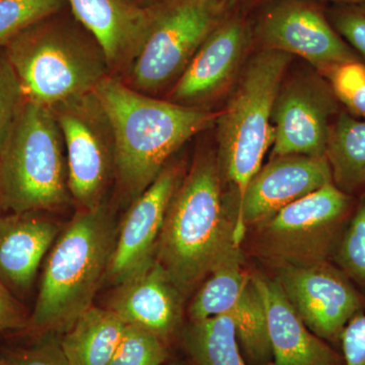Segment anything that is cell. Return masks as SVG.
Returning a JSON list of instances; mask_svg holds the SVG:
<instances>
[{"mask_svg":"<svg viewBox=\"0 0 365 365\" xmlns=\"http://www.w3.org/2000/svg\"><path fill=\"white\" fill-rule=\"evenodd\" d=\"M273 273L300 319L321 339L340 341L345 327L364 307L349 278L330 261Z\"/></svg>","mask_w":365,"mask_h":365,"instance_id":"cell-12","label":"cell"},{"mask_svg":"<svg viewBox=\"0 0 365 365\" xmlns=\"http://www.w3.org/2000/svg\"><path fill=\"white\" fill-rule=\"evenodd\" d=\"M344 365H365V314H359L341 335Z\"/></svg>","mask_w":365,"mask_h":365,"instance_id":"cell-32","label":"cell"},{"mask_svg":"<svg viewBox=\"0 0 365 365\" xmlns=\"http://www.w3.org/2000/svg\"><path fill=\"white\" fill-rule=\"evenodd\" d=\"M181 332L189 365H248L227 314L189 321Z\"/></svg>","mask_w":365,"mask_h":365,"instance_id":"cell-23","label":"cell"},{"mask_svg":"<svg viewBox=\"0 0 365 365\" xmlns=\"http://www.w3.org/2000/svg\"><path fill=\"white\" fill-rule=\"evenodd\" d=\"M0 359L4 365H69L54 333L40 335L29 347L6 351Z\"/></svg>","mask_w":365,"mask_h":365,"instance_id":"cell-30","label":"cell"},{"mask_svg":"<svg viewBox=\"0 0 365 365\" xmlns=\"http://www.w3.org/2000/svg\"><path fill=\"white\" fill-rule=\"evenodd\" d=\"M104 53L110 73L126 72L150 25V6L130 0H66Z\"/></svg>","mask_w":365,"mask_h":365,"instance_id":"cell-18","label":"cell"},{"mask_svg":"<svg viewBox=\"0 0 365 365\" xmlns=\"http://www.w3.org/2000/svg\"><path fill=\"white\" fill-rule=\"evenodd\" d=\"M0 209H2L1 191H0Z\"/></svg>","mask_w":365,"mask_h":365,"instance_id":"cell-36","label":"cell"},{"mask_svg":"<svg viewBox=\"0 0 365 365\" xmlns=\"http://www.w3.org/2000/svg\"><path fill=\"white\" fill-rule=\"evenodd\" d=\"M30 317L14 292L0 281V333L28 329Z\"/></svg>","mask_w":365,"mask_h":365,"instance_id":"cell-33","label":"cell"},{"mask_svg":"<svg viewBox=\"0 0 365 365\" xmlns=\"http://www.w3.org/2000/svg\"><path fill=\"white\" fill-rule=\"evenodd\" d=\"M255 34L263 49L297 55L319 72L361 61L326 14L307 0H273L259 16Z\"/></svg>","mask_w":365,"mask_h":365,"instance_id":"cell-10","label":"cell"},{"mask_svg":"<svg viewBox=\"0 0 365 365\" xmlns=\"http://www.w3.org/2000/svg\"><path fill=\"white\" fill-rule=\"evenodd\" d=\"M331 88L353 117L365 120V64L362 61L346 62L319 71Z\"/></svg>","mask_w":365,"mask_h":365,"instance_id":"cell-27","label":"cell"},{"mask_svg":"<svg viewBox=\"0 0 365 365\" xmlns=\"http://www.w3.org/2000/svg\"><path fill=\"white\" fill-rule=\"evenodd\" d=\"M50 109L66 145L72 202L78 210L98 208L114 177V137L109 119L93 91Z\"/></svg>","mask_w":365,"mask_h":365,"instance_id":"cell-9","label":"cell"},{"mask_svg":"<svg viewBox=\"0 0 365 365\" xmlns=\"http://www.w3.org/2000/svg\"><path fill=\"white\" fill-rule=\"evenodd\" d=\"M64 0H0V45L58 13Z\"/></svg>","mask_w":365,"mask_h":365,"instance_id":"cell-26","label":"cell"},{"mask_svg":"<svg viewBox=\"0 0 365 365\" xmlns=\"http://www.w3.org/2000/svg\"><path fill=\"white\" fill-rule=\"evenodd\" d=\"M339 101L323 76H302L283 83L274 103L271 158L289 155L326 157Z\"/></svg>","mask_w":365,"mask_h":365,"instance_id":"cell-11","label":"cell"},{"mask_svg":"<svg viewBox=\"0 0 365 365\" xmlns=\"http://www.w3.org/2000/svg\"><path fill=\"white\" fill-rule=\"evenodd\" d=\"M150 9L148 32L124 81L146 95L176 83L204 41L230 13L222 0H160Z\"/></svg>","mask_w":365,"mask_h":365,"instance_id":"cell-8","label":"cell"},{"mask_svg":"<svg viewBox=\"0 0 365 365\" xmlns=\"http://www.w3.org/2000/svg\"><path fill=\"white\" fill-rule=\"evenodd\" d=\"M292 55L263 49L250 60L227 107L216 119V153L223 179L235 189L237 206L272 146L271 118Z\"/></svg>","mask_w":365,"mask_h":365,"instance_id":"cell-5","label":"cell"},{"mask_svg":"<svg viewBox=\"0 0 365 365\" xmlns=\"http://www.w3.org/2000/svg\"><path fill=\"white\" fill-rule=\"evenodd\" d=\"M118 227L103 203L78 210L62 227L46 259L28 330L63 334L88 311L106 281Z\"/></svg>","mask_w":365,"mask_h":365,"instance_id":"cell-3","label":"cell"},{"mask_svg":"<svg viewBox=\"0 0 365 365\" xmlns=\"http://www.w3.org/2000/svg\"><path fill=\"white\" fill-rule=\"evenodd\" d=\"M168 359L169 349L165 341L139 327L127 325L108 365H163Z\"/></svg>","mask_w":365,"mask_h":365,"instance_id":"cell-28","label":"cell"},{"mask_svg":"<svg viewBox=\"0 0 365 365\" xmlns=\"http://www.w3.org/2000/svg\"><path fill=\"white\" fill-rule=\"evenodd\" d=\"M244 258L242 245H235L216 264L192 295L187 309L189 321L232 314L251 276Z\"/></svg>","mask_w":365,"mask_h":365,"instance_id":"cell-21","label":"cell"},{"mask_svg":"<svg viewBox=\"0 0 365 365\" xmlns=\"http://www.w3.org/2000/svg\"><path fill=\"white\" fill-rule=\"evenodd\" d=\"M217 157L198 153L170 200L155 260L187 299L235 245L237 202L223 192Z\"/></svg>","mask_w":365,"mask_h":365,"instance_id":"cell-2","label":"cell"},{"mask_svg":"<svg viewBox=\"0 0 365 365\" xmlns=\"http://www.w3.org/2000/svg\"><path fill=\"white\" fill-rule=\"evenodd\" d=\"M222 1L225 2V4L228 6V9L232 11L237 4L246 1V0H222Z\"/></svg>","mask_w":365,"mask_h":365,"instance_id":"cell-35","label":"cell"},{"mask_svg":"<svg viewBox=\"0 0 365 365\" xmlns=\"http://www.w3.org/2000/svg\"><path fill=\"white\" fill-rule=\"evenodd\" d=\"M251 40L248 21L230 14L204 41L173 86L169 101L197 106L220 95L239 72Z\"/></svg>","mask_w":365,"mask_h":365,"instance_id":"cell-15","label":"cell"},{"mask_svg":"<svg viewBox=\"0 0 365 365\" xmlns=\"http://www.w3.org/2000/svg\"><path fill=\"white\" fill-rule=\"evenodd\" d=\"M113 131L118 198L130 204L155 182L189 139L215 124L217 114L158 100L112 74L93 91Z\"/></svg>","mask_w":365,"mask_h":365,"instance_id":"cell-1","label":"cell"},{"mask_svg":"<svg viewBox=\"0 0 365 365\" xmlns=\"http://www.w3.org/2000/svg\"><path fill=\"white\" fill-rule=\"evenodd\" d=\"M325 14L336 32L365 64V2L333 4Z\"/></svg>","mask_w":365,"mask_h":365,"instance_id":"cell-29","label":"cell"},{"mask_svg":"<svg viewBox=\"0 0 365 365\" xmlns=\"http://www.w3.org/2000/svg\"><path fill=\"white\" fill-rule=\"evenodd\" d=\"M63 145L52 110L25 98L0 151L2 209L57 211L71 202Z\"/></svg>","mask_w":365,"mask_h":365,"instance_id":"cell-4","label":"cell"},{"mask_svg":"<svg viewBox=\"0 0 365 365\" xmlns=\"http://www.w3.org/2000/svg\"><path fill=\"white\" fill-rule=\"evenodd\" d=\"M184 170L168 163L155 182L129 205L118 227L106 281L117 287L155 260L165 215Z\"/></svg>","mask_w":365,"mask_h":365,"instance_id":"cell-14","label":"cell"},{"mask_svg":"<svg viewBox=\"0 0 365 365\" xmlns=\"http://www.w3.org/2000/svg\"><path fill=\"white\" fill-rule=\"evenodd\" d=\"M115 287L107 307L126 325L155 334L167 344L182 331L186 297L155 258Z\"/></svg>","mask_w":365,"mask_h":365,"instance_id":"cell-16","label":"cell"},{"mask_svg":"<svg viewBox=\"0 0 365 365\" xmlns=\"http://www.w3.org/2000/svg\"><path fill=\"white\" fill-rule=\"evenodd\" d=\"M50 18L6 45V59L24 97L48 108L93 93L111 74L96 41Z\"/></svg>","mask_w":365,"mask_h":365,"instance_id":"cell-6","label":"cell"},{"mask_svg":"<svg viewBox=\"0 0 365 365\" xmlns=\"http://www.w3.org/2000/svg\"><path fill=\"white\" fill-rule=\"evenodd\" d=\"M167 365H182V364H179V362H172V364H169Z\"/></svg>","mask_w":365,"mask_h":365,"instance_id":"cell-37","label":"cell"},{"mask_svg":"<svg viewBox=\"0 0 365 365\" xmlns=\"http://www.w3.org/2000/svg\"><path fill=\"white\" fill-rule=\"evenodd\" d=\"M326 158L333 184L346 194L365 192V120L341 110L334 119Z\"/></svg>","mask_w":365,"mask_h":365,"instance_id":"cell-22","label":"cell"},{"mask_svg":"<svg viewBox=\"0 0 365 365\" xmlns=\"http://www.w3.org/2000/svg\"><path fill=\"white\" fill-rule=\"evenodd\" d=\"M364 195L365 196V192H364Z\"/></svg>","mask_w":365,"mask_h":365,"instance_id":"cell-39","label":"cell"},{"mask_svg":"<svg viewBox=\"0 0 365 365\" xmlns=\"http://www.w3.org/2000/svg\"><path fill=\"white\" fill-rule=\"evenodd\" d=\"M126 324L108 307L91 306L60 338L69 365H108L123 338Z\"/></svg>","mask_w":365,"mask_h":365,"instance_id":"cell-20","label":"cell"},{"mask_svg":"<svg viewBox=\"0 0 365 365\" xmlns=\"http://www.w3.org/2000/svg\"><path fill=\"white\" fill-rule=\"evenodd\" d=\"M332 258L349 279L365 287V196L353 209Z\"/></svg>","mask_w":365,"mask_h":365,"instance_id":"cell-25","label":"cell"},{"mask_svg":"<svg viewBox=\"0 0 365 365\" xmlns=\"http://www.w3.org/2000/svg\"><path fill=\"white\" fill-rule=\"evenodd\" d=\"M25 97L7 59H0V151L4 148Z\"/></svg>","mask_w":365,"mask_h":365,"instance_id":"cell-31","label":"cell"},{"mask_svg":"<svg viewBox=\"0 0 365 365\" xmlns=\"http://www.w3.org/2000/svg\"><path fill=\"white\" fill-rule=\"evenodd\" d=\"M327 1L333 2L334 4H364L365 0H327Z\"/></svg>","mask_w":365,"mask_h":365,"instance_id":"cell-34","label":"cell"},{"mask_svg":"<svg viewBox=\"0 0 365 365\" xmlns=\"http://www.w3.org/2000/svg\"><path fill=\"white\" fill-rule=\"evenodd\" d=\"M61 230L58 222L38 212L0 216V281L14 294H25L33 287Z\"/></svg>","mask_w":365,"mask_h":365,"instance_id":"cell-19","label":"cell"},{"mask_svg":"<svg viewBox=\"0 0 365 365\" xmlns=\"http://www.w3.org/2000/svg\"><path fill=\"white\" fill-rule=\"evenodd\" d=\"M330 182L332 172L326 157L289 155L271 158L252 178L237 204L235 241L242 245L250 227Z\"/></svg>","mask_w":365,"mask_h":365,"instance_id":"cell-13","label":"cell"},{"mask_svg":"<svg viewBox=\"0 0 365 365\" xmlns=\"http://www.w3.org/2000/svg\"><path fill=\"white\" fill-rule=\"evenodd\" d=\"M230 317L234 321L240 348L247 361L251 365L272 364L265 306L252 272Z\"/></svg>","mask_w":365,"mask_h":365,"instance_id":"cell-24","label":"cell"},{"mask_svg":"<svg viewBox=\"0 0 365 365\" xmlns=\"http://www.w3.org/2000/svg\"><path fill=\"white\" fill-rule=\"evenodd\" d=\"M352 210L353 197L330 182L247 230L242 251L273 272L328 262Z\"/></svg>","mask_w":365,"mask_h":365,"instance_id":"cell-7","label":"cell"},{"mask_svg":"<svg viewBox=\"0 0 365 365\" xmlns=\"http://www.w3.org/2000/svg\"><path fill=\"white\" fill-rule=\"evenodd\" d=\"M263 299L272 365H344L325 340L314 335L285 297L274 276L252 272Z\"/></svg>","mask_w":365,"mask_h":365,"instance_id":"cell-17","label":"cell"},{"mask_svg":"<svg viewBox=\"0 0 365 365\" xmlns=\"http://www.w3.org/2000/svg\"><path fill=\"white\" fill-rule=\"evenodd\" d=\"M0 365H4V362H2V360H1V359H0Z\"/></svg>","mask_w":365,"mask_h":365,"instance_id":"cell-38","label":"cell"}]
</instances>
